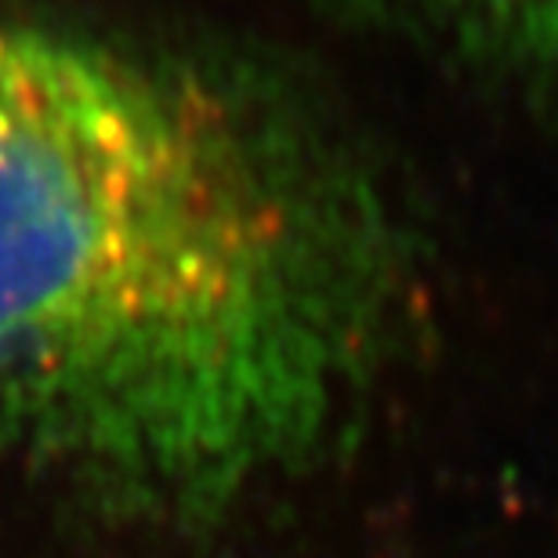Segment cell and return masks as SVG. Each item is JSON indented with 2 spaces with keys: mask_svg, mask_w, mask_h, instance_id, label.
I'll list each match as a JSON object with an SVG mask.
<instances>
[{
  "mask_svg": "<svg viewBox=\"0 0 558 558\" xmlns=\"http://www.w3.org/2000/svg\"><path fill=\"white\" fill-rule=\"evenodd\" d=\"M428 279L410 189L312 84L0 19V457L226 519L360 407Z\"/></svg>",
  "mask_w": 558,
  "mask_h": 558,
  "instance_id": "obj_1",
  "label": "cell"
},
{
  "mask_svg": "<svg viewBox=\"0 0 558 558\" xmlns=\"http://www.w3.org/2000/svg\"><path fill=\"white\" fill-rule=\"evenodd\" d=\"M464 81L558 113V0H305Z\"/></svg>",
  "mask_w": 558,
  "mask_h": 558,
  "instance_id": "obj_2",
  "label": "cell"
}]
</instances>
